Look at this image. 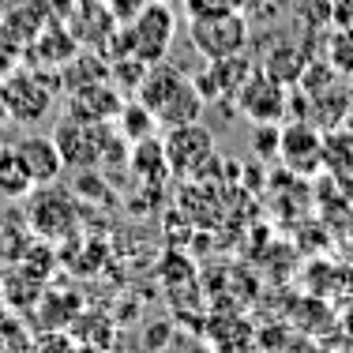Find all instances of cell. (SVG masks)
I'll return each instance as SVG.
<instances>
[{"mask_svg": "<svg viewBox=\"0 0 353 353\" xmlns=\"http://www.w3.org/2000/svg\"><path fill=\"white\" fill-rule=\"evenodd\" d=\"M136 102H143L154 113L158 124L165 128H176V124H192L203 117V94H199L196 79H188L181 68L158 61L150 64L147 75H143L139 90H136Z\"/></svg>", "mask_w": 353, "mask_h": 353, "instance_id": "1", "label": "cell"}, {"mask_svg": "<svg viewBox=\"0 0 353 353\" xmlns=\"http://www.w3.org/2000/svg\"><path fill=\"white\" fill-rule=\"evenodd\" d=\"M176 38V15L165 0H147L139 8V15H132L128 23H121L117 30V57H136L143 64H158L165 61Z\"/></svg>", "mask_w": 353, "mask_h": 353, "instance_id": "2", "label": "cell"}, {"mask_svg": "<svg viewBox=\"0 0 353 353\" xmlns=\"http://www.w3.org/2000/svg\"><path fill=\"white\" fill-rule=\"evenodd\" d=\"M4 87H8V121L30 128V124L49 117V109L57 102V90H61V75L19 64L12 75H4Z\"/></svg>", "mask_w": 353, "mask_h": 353, "instance_id": "3", "label": "cell"}, {"mask_svg": "<svg viewBox=\"0 0 353 353\" xmlns=\"http://www.w3.org/2000/svg\"><path fill=\"white\" fill-rule=\"evenodd\" d=\"M105 128L94 121H83V117H61L57 121V132H53V143L64 158V170H94L98 162L105 158V147H109Z\"/></svg>", "mask_w": 353, "mask_h": 353, "instance_id": "4", "label": "cell"}, {"mask_svg": "<svg viewBox=\"0 0 353 353\" xmlns=\"http://www.w3.org/2000/svg\"><path fill=\"white\" fill-rule=\"evenodd\" d=\"M192 46L207 61H222V57H237L248 46V15L245 12H225V15H203L192 19L188 27Z\"/></svg>", "mask_w": 353, "mask_h": 353, "instance_id": "5", "label": "cell"}, {"mask_svg": "<svg viewBox=\"0 0 353 353\" xmlns=\"http://www.w3.org/2000/svg\"><path fill=\"white\" fill-rule=\"evenodd\" d=\"M162 150H165V165L173 173H199L214 162V132L203 128L199 121L192 124H176V128H165V139H162Z\"/></svg>", "mask_w": 353, "mask_h": 353, "instance_id": "6", "label": "cell"}, {"mask_svg": "<svg viewBox=\"0 0 353 353\" xmlns=\"http://www.w3.org/2000/svg\"><path fill=\"white\" fill-rule=\"evenodd\" d=\"M237 109L248 117L252 124H279L285 117V102H290V94H285V83L274 79L271 72H248V79L241 83L237 90Z\"/></svg>", "mask_w": 353, "mask_h": 353, "instance_id": "7", "label": "cell"}, {"mask_svg": "<svg viewBox=\"0 0 353 353\" xmlns=\"http://www.w3.org/2000/svg\"><path fill=\"white\" fill-rule=\"evenodd\" d=\"M64 27L72 30V38L79 41V49H94V53H105L117 41V15L109 12V4H98V0H79L68 15H64Z\"/></svg>", "mask_w": 353, "mask_h": 353, "instance_id": "8", "label": "cell"}, {"mask_svg": "<svg viewBox=\"0 0 353 353\" xmlns=\"http://www.w3.org/2000/svg\"><path fill=\"white\" fill-rule=\"evenodd\" d=\"M279 158L293 173H316V165H323V132L308 121L285 124L279 136Z\"/></svg>", "mask_w": 353, "mask_h": 353, "instance_id": "9", "label": "cell"}, {"mask_svg": "<svg viewBox=\"0 0 353 353\" xmlns=\"http://www.w3.org/2000/svg\"><path fill=\"white\" fill-rule=\"evenodd\" d=\"M75 53H79V41L72 38V30L64 27V19H53L34 41H27V49H23V64L61 75V68L72 61Z\"/></svg>", "mask_w": 353, "mask_h": 353, "instance_id": "10", "label": "cell"}, {"mask_svg": "<svg viewBox=\"0 0 353 353\" xmlns=\"http://www.w3.org/2000/svg\"><path fill=\"white\" fill-rule=\"evenodd\" d=\"M72 222L75 211L68 192H57L53 184H41L38 192H30V225H34V233L57 237V233H68Z\"/></svg>", "mask_w": 353, "mask_h": 353, "instance_id": "11", "label": "cell"}, {"mask_svg": "<svg viewBox=\"0 0 353 353\" xmlns=\"http://www.w3.org/2000/svg\"><path fill=\"white\" fill-rule=\"evenodd\" d=\"M252 64L245 53L237 57H222V61H207V72L196 79L199 94H203V102H214V98H225V102H233L241 90V83L248 79Z\"/></svg>", "mask_w": 353, "mask_h": 353, "instance_id": "12", "label": "cell"}, {"mask_svg": "<svg viewBox=\"0 0 353 353\" xmlns=\"http://www.w3.org/2000/svg\"><path fill=\"white\" fill-rule=\"evenodd\" d=\"M15 154L23 158L34 188H41V184H57V176H61V170H64V158H61V150H57L53 136H23L19 143H15Z\"/></svg>", "mask_w": 353, "mask_h": 353, "instance_id": "13", "label": "cell"}, {"mask_svg": "<svg viewBox=\"0 0 353 353\" xmlns=\"http://www.w3.org/2000/svg\"><path fill=\"white\" fill-rule=\"evenodd\" d=\"M121 94L102 79V83H87V87H75L68 90V113L72 117H83V121H94V124H105L121 113Z\"/></svg>", "mask_w": 353, "mask_h": 353, "instance_id": "14", "label": "cell"}, {"mask_svg": "<svg viewBox=\"0 0 353 353\" xmlns=\"http://www.w3.org/2000/svg\"><path fill=\"white\" fill-rule=\"evenodd\" d=\"M0 19L12 27V34L23 41V49H27V41H34L41 30L57 19V12L49 8V0H15Z\"/></svg>", "mask_w": 353, "mask_h": 353, "instance_id": "15", "label": "cell"}, {"mask_svg": "<svg viewBox=\"0 0 353 353\" xmlns=\"http://www.w3.org/2000/svg\"><path fill=\"white\" fill-rule=\"evenodd\" d=\"M207 339H211L214 353H252L256 350V327L241 316H222L211 319Z\"/></svg>", "mask_w": 353, "mask_h": 353, "instance_id": "16", "label": "cell"}, {"mask_svg": "<svg viewBox=\"0 0 353 353\" xmlns=\"http://www.w3.org/2000/svg\"><path fill=\"white\" fill-rule=\"evenodd\" d=\"M34 192L23 158L15 154V147H0V199H23Z\"/></svg>", "mask_w": 353, "mask_h": 353, "instance_id": "17", "label": "cell"}, {"mask_svg": "<svg viewBox=\"0 0 353 353\" xmlns=\"http://www.w3.org/2000/svg\"><path fill=\"white\" fill-rule=\"evenodd\" d=\"M323 165L334 176H353V128L323 132Z\"/></svg>", "mask_w": 353, "mask_h": 353, "instance_id": "18", "label": "cell"}, {"mask_svg": "<svg viewBox=\"0 0 353 353\" xmlns=\"http://www.w3.org/2000/svg\"><path fill=\"white\" fill-rule=\"evenodd\" d=\"M305 68H308L305 49H293V46H279V49H274V53L263 61V72H271L274 79H282V83H297Z\"/></svg>", "mask_w": 353, "mask_h": 353, "instance_id": "19", "label": "cell"}, {"mask_svg": "<svg viewBox=\"0 0 353 353\" xmlns=\"http://www.w3.org/2000/svg\"><path fill=\"white\" fill-rule=\"evenodd\" d=\"M117 121H121V132H124V139L128 143H143V139H150V132H154V113H150L143 102H128V105H121V113H117Z\"/></svg>", "mask_w": 353, "mask_h": 353, "instance_id": "20", "label": "cell"}, {"mask_svg": "<svg viewBox=\"0 0 353 353\" xmlns=\"http://www.w3.org/2000/svg\"><path fill=\"white\" fill-rule=\"evenodd\" d=\"M30 346H34V334L15 316L0 312V353H30Z\"/></svg>", "mask_w": 353, "mask_h": 353, "instance_id": "21", "label": "cell"}, {"mask_svg": "<svg viewBox=\"0 0 353 353\" xmlns=\"http://www.w3.org/2000/svg\"><path fill=\"white\" fill-rule=\"evenodd\" d=\"M327 64L334 75H353V30H339L327 46Z\"/></svg>", "mask_w": 353, "mask_h": 353, "instance_id": "22", "label": "cell"}, {"mask_svg": "<svg viewBox=\"0 0 353 353\" xmlns=\"http://www.w3.org/2000/svg\"><path fill=\"white\" fill-rule=\"evenodd\" d=\"M23 64V41L12 34L4 19H0V75H12Z\"/></svg>", "mask_w": 353, "mask_h": 353, "instance_id": "23", "label": "cell"}, {"mask_svg": "<svg viewBox=\"0 0 353 353\" xmlns=\"http://www.w3.org/2000/svg\"><path fill=\"white\" fill-rule=\"evenodd\" d=\"M312 353H353V334H346L342 327H331L312 339Z\"/></svg>", "mask_w": 353, "mask_h": 353, "instance_id": "24", "label": "cell"}, {"mask_svg": "<svg viewBox=\"0 0 353 353\" xmlns=\"http://www.w3.org/2000/svg\"><path fill=\"white\" fill-rule=\"evenodd\" d=\"M192 19H203V15H225V12H245L241 0H184Z\"/></svg>", "mask_w": 353, "mask_h": 353, "instance_id": "25", "label": "cell"}, {"mask_svg": "<svg viewBox=\"0 0 353 353\" xmlns=\"http://www.w3.org/2000/svg\"><path fill=\"white\" fill-rule=\"evenodd\" d=\"M30 353H68V339L57 331H46L34 339V346H30Z\"/></svg>", "mask_w": 353, "mask_h": 353, "instance_id": "26", "label": "cell"}, {"mask_svg": "<svg viewBox=\"0 0 353 353\" xmlns=\"http://www.w3.org/2000/svg\"><path fill=\"white\" fill-rule=\"evenodd\" d=\"M334 327H342L346 334H353V301H350V305L339 312V319H334Z\"/></svg>", "mask_w": 353, "mask_h": 353, "instance_id": "27", "label": "cell"}, {"mask_svg": "<svg viewBox=\"0 0 353 353\" xmlns=\"http://www.w3.org/2000/svg\"><path fill=\"white\" fill-rule=\"evenodd\" d=\"M75 4H79V0H49V8L57 12V19H64V15H68Z\"/></svg>", "mask_w": 353, "mask_h": 353, "instance_id": "28", "label": "cell"}, {"mask_svg": "<svg viewBox=\"0 0 353 353\" xmlns=\"http://www.w3.org/2000/svg\"><path fill=\"white\" fill-rule=\"evenodd\" d=\"M8 121V87H4V75H0V124Z\"/></svg>", "mask_w": 353, "mask_h": 353, "instance_id": "29", "label": "cell"}, {"mask_svg": "<svg viewBox=\"0 0 353 353\" xmlns=\"http://www.w3.org/2000/svg\"><path fill=\"white\" fill-rule=\"evenodd\" d=\"M68 353H98V350H90V346H75V350H72V346H68Z\"/></svg>", "mask_w": 353, "mask_h": 353, "instance_id": "30", "label": "cell"}, {"mask_svg": "<svg viewBox=\"0 0 353 353\" xmlns=\"http://www.w3.org/2000/svg\"><path fill=\"white\" fill-rule=\"evenodd\" d=\"M346 282H350V293H353V271H350V279H346Z\"/></svg>", "mask_w": 353, "mask_h": 353, "instance_id": "31", "label": "cell"}, {"mask_svg": "<svg viewBox=\"0 0 353 353\" xmlns=\"http://www.w3.org/2000/svg\"><path fill=\"white\" fill-rule=\"evenodd\" d=\"M0 312H4V297H0Z\"/></svg>", "mask_w": 353, "mask_h": 353, "instance_id": "32", "label": "cell"}, {"mask_svg": "<svg viewBox=\"0 0 353 353\" xmlns=\"http://www.w3.org/2000/svg\"><path fill=\"white\" fill-rule=\"evenodd\" d=\"M98 4H109V0H98Z\"/></svg>", "mask_w": 353, "mask_h": 353, "instance_id": "33", "label": "cell"}, {"mask_svg": "<svg viewBox=\"0 0 353 353\" xmlns=\"http://www.w3.org/2000/svg\"><path fill=\"white\" fill-rule=\"evenodd\" d=\"M252 353H263V350H252Z\"/></svg>", "mask_w": 353, "mask_h": 353, "instance_id": "34", "label": "cell"}]
</instances>
